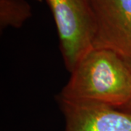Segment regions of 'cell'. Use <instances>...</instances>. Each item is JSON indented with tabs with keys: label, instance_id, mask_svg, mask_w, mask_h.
Returning <instances> with one entry per match:
<instances>
[{
	"label": "cell",
	"instance_id": "7a4b0ae2",
	"mask_svg": "<svg viewBox=\"0 0 131 131\" xmlns=\"http://www.w3.org/2000/svg\"><path fill=\"white\" fill-rule=\"evenodd\" d=\"M46 2L56 25L64 64L71 72L93 47L97 25L90 0Z\"/></svg>",
	"mask_w": 131,
	"mask_h": 131
},
{
	"label": "cell",
	"instance_id": "3957f363",
	"mask_svg": "<svg viewBox=\"0 0 131 131\" xmlns=\"http://www.w3.org/2000/svg\"><path fill=\"white\" fill-rule=\"evenodd\" d=\"M96 19L93 47L117 53L131 66V0H90Z\"/></svg>",
	"mask_w": 131,
	"mask_h": 131
},
{
	"label": "cell",
	"instance_id": "5b68a950",
	"mask_svg": "<svg viewBox=\"0 0 131 131\" xmlns=\"http://www.w3.org/2000/svg\"><path fill=\"white\" fill-rule=\"evenodd\" d=\"M31 15V7L25 0H0L1 27H20Z\"/></svg>",
	"mask_w": 131,
	"mask_h": 131
},
{
	"label": "cell",
	"instance_id": "6da1fadb",
	"mask_svg": "<svg viewBox=\"0 0 131 131\" xmlns=\"http://www.w3.org/2000/svg\"><path fill=\"white\" fill-rule=\"evenodd\" d=\"M70 73L58 100L93 102L119 108L130 98L131 66L110 50L93 47Z\"/></svg>",
	"mask_w": 131,
	"mask_h": 131
},
{
	"label": "cell",
	"instance_id": "8992f818",
	"mask_svg": "<svg viewBox=\"0 0 131 131\" xmlns=\"http://www.w3.org/2000/svg\"><path fill=\"white\" fill-rule=\"evenodd\" d=\"M118 109L122 110L123 112H125L131 114V96L130 98V99H129V101H128L124 106H122V107L118 108Z\"/></svg>",
	"mask_w": 131,
	"mask_h": 131
},
{
	"label": "cell",
	"instance_id": "277c9868",
	"mask_svg": "<svg viewBox=\"0 0 131 131\" xmlns=\"http://www.w3.org/2000/svg\"><path fill=\"white\" fill-rule=\"evenodd\" d=\"M64 131H131V114L102 103L58 100Z\"/></svg>",
	"mask_w": 131,
	"mask_h": 131
}]
</instances>
